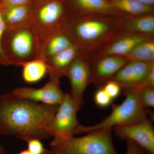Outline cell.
<instances>
[{
  "instance_id": "5b68a950",
  "label": "cell",
  "mask_w": 154,
  "mask_h": 154,
  "mask_svg": "<svg viewBox=\"0 0 154 154\" xmlns=\"http://www.w3.org/2000/svg\"><path fill=\"white\" fill-rule=\"evenodd\" d=\"M123 92L125 96V100L121 104L114 105L109 115L101 122L92 126H84L80 124L74 134H88L116 126L137 124L147 119L150 113L142 106L139 91L130 89Z\"/></svg>"
},
{
  "instance_id": "484cf974",
  "label": "cell",
  "mask_w": 154,
  "mask_h": 154,
  "mask_svg": "<svg viewBox=\"0 0 154 154\" xmlns=\"http://www.w3.org/2000/svg\"><path fill=\"white\" fill-rule=\"evenodd\" d=\"M126 141L127 149L125 154H151L134 142L130 140Z\"/></svg>"
},
{
  "instance_id": "7a4b0ae2",
  "label": "cell",
  "mask_w": 154,
  "mask_h": 154,
  "mask_svg": "<svg viewBox=\"0 0 154 154\" xmlns=\"http://www.w3.org/2000/svg\"><path fill=\"white\" fill-rule=\"evenodd\" d=\"M121 16L91 14L72 18L64 30L75 46L89 57L123 32Z\"/></svg>"
},
{
  "instance_id": "e575fe53",
  "label": "cell",
  "mask_w": 154,
  "mask_h": 154,
  "mask_svg": "<svg viewBox=\"0 0 154 154\" xmlns=\"http://www.w3.org/2000/svg\"><path fill=\"white\" fill-rule=\"evenodd\" d=\"M107 1H109V2H110V1H111V0H107Z\"/></svg>"
},
{
  "instance_id": "9a60e30c",
  "label": "cell",
  "mask_w": 154,
  "mask_h": 154,
  "mask_svg": "<svg viewBox=\"0 0 154 154\" xmlns=\"http://www.w3.org/2000/svg\"><path fill=\"white\" fill-rule=\"evenodd\" d=\"M81 51L79 48L74 45L46 60L50 79L59 80L62 77L65 76L69 66Z\"/></svg>"
},
{
  "instance_id": "7402d4cb",
  "label": "cell",
  "mask_w": 154,
  "mask_h": 154,
  "mask_svg": "<svg viewBox=\"0 0 154 154\" xmlns=\"http://www.w3.org/2000/svg\"><path fill=\"white\" fill-rule=\"evenodd\" d=\"M141 103L144 108L154 107V88H143L139 90Z\"/></svg>"
},
{
  "instance_id": "5bb4252c",
  "label": "cell",
  "mask_w": 154,
  "mask_h": 154,
  "mask_svg": "<svg viewBox=\"0 0 154 154\" xmlns=\"http://www.w3.org/2000/svg\"><path fill=\"white\" fill-rule=\"evenodd\" d=\"M71 18L91 15L122 16L107 0H65Z\"/></svg>"
},
{
  "instance_id": "d4e9b609",
  "label": "cell",
  "mask_w": 154,
  "mask_h": 154,
  "mask_svg": "<svg viewBox=\"0 0 154 154\" xmlns=\"http://www.w3.org/2000/svg\"><path fill=\"white\" fill-rule=\"evenodd\" d=\"M27 142L28 143L27 149L32 154H43L46 150L40 140L33 139Z\"/></svg>"
},
{
  "instance_id": "9c48e42d",
  "label": "cell",
  "mask_w": 154,
  "mask_h": 154,
  "mask_svg": "<svg viewBox=\"0 0 154 154\" xmlns=\"http://www.w3.org/2000/svg\"><path fill=\"white\" fill-rule=\"evenodd\" d=\"M14 97L48 105H59L63 101L65 94L62 91L60 80L50 79L40 88L20 87L11 92Z\"/></svg>"
},
{
  "instance_id": "8fae6325",
  "label": "cell",
  "mask_w": 154,
  "mask_h": 154,
  "mask_svg": "<svg viewBox=\"0 0 154 154\" xmlns=\"http://www.w3.org/2000/svg\"><path fill=\"white\" fill-rule=\"evenodd\" d=\"M113 130L120 139L132 140L154 154V128L150 119L137 124L115 126Z\"/></svg>"
},
{
  "instance_id": "f1b7e54d",
  "label": "cell",
  "mask_w": 154,
  "mask_h": 154,
  "mask_svg": "<svg viewBox=\"0 0 154 154\" xmlns=\"http://www.w3.org/2000/svg\"><path fill=\"white\" fill-rule=\"evenodd\" d=\"M154 88V66L152 67L147 77L143 88Z\"/></svg>"
},
{
  "instance_id": "7c38bea8",
  "label": "cell",
  "mask_w": 154,
  "mask_h": 154,
  "mask_svg": "<svg viewBox=\"0 0 154 154\" xmlns=\"http://www.w3.org/2000/svg\"><path fill=\"white\" fill-rule=\"evenodd\" d=\"M128 62L125 57L119 56H109L90 61L91 84L98 89L103 88Z\"/></svg>"
},
{
  "instance_id": "603a6c76",
  "label": "cell",
  "mask_w": 154,
  "mask_h": 154,
  "mask_svg": "<svg viewBox=\"0 0 154 154\" xmlns=\"http://www.w3.org/2000/svg\"><path fill=\"white\" fill-rule=\"evenodd\" d=\"M94 99L96 105L102 108L110 106L113 100L103 88H99L96 91Z\"/></svg>"
},
{
  "instance_id": "52a82bcc",
  "label": "cell",
  "mask_w": 154,
  "mask_h": 154,
  "mask_svg": "<svg viewBox=\"0 0 154 154\" xmlns=\"http://www.w3.org/2000/svg\"><path fill=\"white\" fill-rule=\"evenodd\" d=\"M65 76L70 82L71 89L69 94L81 108L84 105V93L91 84L92 79L90 57L87 52L81 51L69 66Z\"/></svg>"
},
{
  "instance_id": "83f0119b",
  "label": "cell",
  "mask_w": 154,
  "mask_h": 154,
  "mask_svg": "<svg viewBox=\"0 0 154 154\" xmlns=\"http://www.w3.org/2000/svg\"><path fill=\"white\" fill-rule=\"evenodd\" d=\"M32 0H2L0 1V9L12 6L22 5L31 4Z\"/></svg>"
},
{
  "instance_id": "836d02e7",
  "label": "cell",
  "mask_w": 154,
  "mask_h": 154,
  "mask_svg": "<svg viewBox=\"0 0 154 154\" xmlns=\"http://www.w3.org/2000/svg\"><path fill=\"white\" fill-rule=\"evenodd\" d=\"M43 154H51V152L50 150L48 149L45 150V151L44 153Z\"/></svg>"
},
{
  "instance_id": "30bf717a",
  "label": "cell",
  "mask_w": 154,
  "mask_h": 154,
  "mask_svg": "<svg viewBox=\"0 0 154 154\" xmlns=\"http://www.w3.org/2000/svg\"><path fill=\"white\" fill-rule=\"evenodd\" d=\"M154 66V62L128 61L111 80L118 84L123 91H139L143 88L149 72Z\"/></svg>"
},
{
  "instance_id": "f546056e",
  "label": "cell",
  "mask_w": 154,
  "mask_h": 154,
  "mask_svg": "<svg viewBox=\"0 0 154 154\" xmlns=\"http://www.w3.org/2000/svg\"><path fill=\"white\" fill-rule=\"evenodd\" d=\"M136 1L146 5L154 6V0H136Z\"/></svg>"
},
{
  "instance_id": "4316f807",
  "label": "cell",
  "mask_w": 154,
  "mask_h": 154,
  "mask_svg": "<svg viewBox=\"0 0 154 154\" xmlns=\"http://www.w3.org/2000/svg\"><path fill=\"white\" fill-rule=\"evenodd\" d=\"M5 28V25L0 11V65L3 66H9L8 61L6 60L5 57L4 55L2 47V37Z\"/></svg>"
},
{
  "instance_id": "8992f818",
  "label": "cell",
  "mask_w": 154,
  "mask_h": 154,
  "mask_svg": "<svg viewBox=\"0 0 154 154\" xmlns=\"http://www.w3.org/2000/svg\"><path fill=\"white\" fill-rule=\"evenodd\" d=\"M32 5L33 13L30 22L41 48L48 38L63 31L72 18L65 0H49Z\"/></svg>"
},
{
  "instance_id": "4fadbf2b",
  "label": "cell",
  "mask_w": 154,
  "mask_h": 154,
  "mask_svg": "<svg viewBox=\"0 0 154 154\" xmlns=\"http://www.w3.org/2000/svg\"><path fill=\"white\" fill-rule=\"evenodd\" d=\"M153 36L122 32L90 57V61L109 56H125L140 42Z\"/></svg>"
},
{
  "instance_id": "ba28073f",
  "label": "cell",
  "mask_w": 154,
  "mask_h": 154,
  "mask_svg": "<svg viewBox=\"0 0 154 154\" xmlns=\"http://www.w3.org/2000/svg\"><path fill=\"white\" fill-rule=\"evenodd\" d=\"M80 109L69 94H66L51 123L50 132L52 136L66 137L73 136L80 124L77 114Z\"/></svg>"
},
{
  "instance_id": "e0dca14e",
  "label": "cell",
  "mask_w": 154,
  "mask_h": 154,
  "mask_svg": "<svg viewBox=\"0 0 154 154\" xmlns=\"http://www.w3.org/2000/svg\"><path fill=\"white\" fill-rule=\"evenodd\" d=\"M32 3L0 9L6 28H12L30 22L33 15Z\"/></svg>"
},
{
  "instance_id": "d6a6232c",
  "label": "cell",
  "mask_w": 154,
  "mask_h": 154,
  "mask_svg": "<svg viewBox=\"0 0 154 154\" xmlns=\"http://www.w3.org/2000/svg\"><path fill=\"white\" fill-rule=\"evenodd\" d=\"M17 154H32L30 152L28 149L24 150L22 151L19 152Z\"/></svg>"
},
{
  "instance_id": "cb8c5ba5",
  "label": "cell",
  "mask_w": 154,
  "mask_h": 154,
  "mask_svg": "<svg viewBox=\"0 0 154 154\" xmlns=\"http://www.w3.org/2000/svg\"><path fill=\"white\" fill-rule=\"evenodd\" d=\"M102 88L113 100L119 96L122 90L118 84L111 80L105 83Z\"/></svg>"
},
{
  "instance_id": "4dcf8cb0",
  "label": "cell",
  "mask_w": 154,
  "mask_h": 154,
  "mask_svg": "<svg viewBox=\"0 0 154 154\" xmlns=\"http://www.w3.org/2000/svg\"><path fill=\"white\" fill-rule=\"evenodd\" d=\"M48 1H49V0H32L31 3L34 5V4H38V3Z\"/></svg>"
},
{
  "instance_id": "1f68e13d",
  "label": "cell",
  "mask_w": 154,
  "mask_h": 154,
  "mask_svg": "<svg viewBox=\"0 0 154 154\" xmlns=\"http://www.w3.org/2000/svg\"><path fill=\"white\" fill-rule=\"evenodd\" d=\"M0 154H8L4 148L0 145Z\"/></svg>"
},
{
  "instance_id": "d590c367",
  "label": "cell",
  "mask_w": 154,
  "mask_h": 154,
  "mask_svg": "<svg viewBox=\"0 0 154 154\" xmlns=\"http://www.w3.org/2000/svg\"><path fill=\"white\" fill-rule=\"evenodd\" d=\"M2 1V0H0V1Z\"/></svg>"
},
{
  "instance_id": "6da1fadb",
  "label": "cell",
  "mask_w": 154,
  "mask_h": 154,
  "mask_svg": "<svg viewBox=\"0 0 154 154\" xmlns=\"http://www.w3.org/2000/svg\"><path fill=\"white\" fill-rule=\"evenodd\" d=\"M59 105L16 98L11 92L0 96V135L28 141L51 137L50 125Z\"/></svg>"
},
{
  "instance_id": "ac0fdd59",
  "label": "cell",
  "mask_w": 154,
  "mask_h": 154,
  "mask_svg": "<svg viewBox=\"0 0 154 154\" xmlns=\"http://www.w3.org/2000/svg\"><path fill=\"white\" fill-rule=\"evenodd\" d=\"M74 45L64 32L56 34L48 38L42 45L38 58L46 61L58 53Z\"/></svg>"
},
{
  "instance_id": "ffe728a7",
  "label": "cell",
  "mask_w": 154,
  "mask_h": 154,
  "mask_svg": "<svg viewBox=\"0 0 154 154\" xmlns=\"http://www.w3.org/2000/svg\"><path fill=\"white\" fill-rule=\"evenodd\" d=\"M109 2L123 15H139L154 13V6L146 5L136 0H111Z\"/></svg>"
},
{
  "instance_id": "277c9868",
  "label": "cell",
  "mask_w": 154,
  "mask_h": 154,
  "mask_svg": "<svg viewBox=\"0 0 154 154\" xmlns=\"http://www.w3.org/2000/svg\"><path fill=\"white\" fill-rule=\"evenodd\" d=\"M112 128L89 133L82 137H54L52 154H119L113 146Z\"/></svg>"
},
{
  "instance_id": "44dd1931",
  "label": "cell",
  "mask_w": 154,
  "mask_h": 154,
  "mask_svg": "<svg viewBox=\"0 0 154 154\" xmlns=\"http://www.w3.org/2000/svg\"><path fill=\"white\" fill-rule=\"evenodd\" d=\"M125 57L128 61L154 62V37L140 42Z\"/></svg>"
},
{
  "instance_id": "3957f363",
  "label": "cell",
  "mask_w": 154,
  "mask_h": 154,
  "mask_svg": "<svg viewBox=\"0 0 154 154\" xmlns=\"http://www.w3.org/2000/svg\"><path fill=\"white\" fill-rule=\"evenodd\" d=\"M3 53L9 66H22L38 57L41 44L30 22L6 28L2 39Z\"/></svg>"
},
{
  "instance_id": "2e32d148",
  "label": "cell",
  "mask_w": 154,
  "mask_h": 154,
  "mask_svg": "<svg viewBox=\"0 0 154 154\" xmlns=\"http://www.w3.org/2000/svg\"><path fill=\"white\" fill-rule=\"evenodd\" d=\"M121 28L127 33L154 36V13L120 17Z\"/></svg>"
},
{
  "instance_id": "d6986e66",
  "label": "cell",
  "mask_w": 154,
  "mask_h": 154,
  "mask_svg": "<svg viewBox=\"0 0 154 154\" xmlns=\"http://www.w3.org/2000/svg\"><path fill=\"white\" fill-rule=\"evenodd\" d=\"M22 67V79L27 84L38 82L48 74L46 62L39 58L25 63Z\"/></svg>"
}]
</instances>
